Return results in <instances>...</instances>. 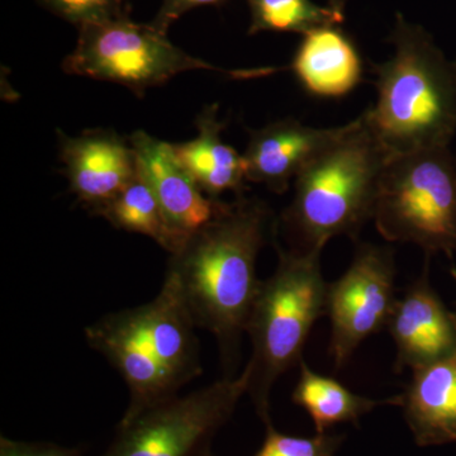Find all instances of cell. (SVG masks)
Masks as SVG:
<instances>
[{"mask_svg":"<svg viewBox=\"0 0 456 456\" xmlns=\"http://www.w3.org/2000/svg\"><path fill=\"white\" fill-rule=\"evenodd\" d=\"M322 251L278 248V266L261 281L246 334L251 341L248 393L264 424L270 419V395L275 382L294 365L318 318L326 314L327 284L321 270Z\"/></svg>","mask_w":456,"mask_h":456,"instance_id":"5","label":"cell"},{"mask_svg":"<svg viewBox=\"0 0 456 456\" xmlns=\"http://www.w3.org/2000/svg\"><path fill=\"white\" fill-rule=\"evenodd\" d=\"M209 456H213V455L211 454V455H209Z\"/></svg>","mask_w":456,"mask_h":456,"instance_id":"27","label":"cell"},{"mask_svg":"<svg viewBox=\"0 0 456 456\" xmlns=\"http://www.w3.org/2000/svg\"><path fill=\"white\" fill-rule=\"evenodd\" d=\"M56 16L77 28L127 16L126 0H38Z\"/></svg>","mask_w":456,"mask_h":456,"instance_id":"21","label":"cell"},{"mask_svg":"<svg viewBox=\"0 0 456 456\" xmlns=\"http://www.w3.org/2000/svg\"><path fill=\"white\" fill-rule=\"evenodd\" d=\"M270 212L261 200L224 203L208 224L170 255L167 277L197 329L217 340L224 368L233 367L261 281L256 259L265 242Z\"/></svg>","mask_w":456,"mask_h":456,"instance_id":"1","label":"cell"},{"mask_svg":"<svg viewBox=\"0 0 456 456\" xmlns=\"http://www.w3.org/2000/svg\"><path fill=\"white\" fill-rule=\"evenodd\" d=\"M395 346V370H415L456 351V314L445 307L424 274L397 298L388 326Z\"/></svg>","mask_w":456,"mask_h":456,"instance_id":"11","label":"cell"},{"mask_svg":"<svg viewBox=\"0 0 456 456\" xmlns=\"http://www.w3.org/2000/svg\"><path fill=\"white\" fill-rule=\"evenodd\" d=\"M61 159L66 178L77 200L93 212L112 200L136 178L130 141L113 131H86L80 136L62 134Z\"/></svg>","mask_w":456,"mask_h":456,"instance_id":"12","label":"cell"},{"mask_svg":"<svg viewBox=\"0 0 456 456\" xmlns=\"http://www.w3.org/2000/svg\"><path fill=\"white\" fill-rule=\"evenodd\" d=\"M66 73L112 82L140 93L191 70H212L233 77L269 74L259 70H222L189 55L158 27L132 22L127 16L83 27L73 53L64 61Z\"/></svg>","mask_w":456,"mask_h":456,"instance_id":"7","label":"cell"},{"mask_svg":"<svg viewBox=\"0 0 456 456\" xmlns=\"http://www.w3.org/2000/svg\"><path fill=\"white\" fill-rule=\"evenodd\" d=\"M0 456H84L77 448L53 443H27L0 437Z\"/></svg>","mask_w":456,"mask_h":456,"instance_id":"22","label":"cell"},{"mask_svg":"<svg viewBox=\"0 0 456 456\" xmlns=\"http://www.w3.org/2000/svg\"><path fill=\"white\" fill-rule=\"evenodd\" d=\"M197 130L194 139L174 145L182 163L213 200L228 191L241 193L248 182L245 158L222 139L224 123L218 118L217 104L204 108Z\"/></svg>","mask_w":456,"mask_h":456,"instance_id":"16","label":"cell"},{"mask_svg":"<svg viewBox=\"0 0 456 456\" xmlns=\"http://www.w3.org/2000/svg\"><path fill=\"white\" fill-rule=\"evenodd\" d=\"M248 375L224 377L187 395H174L119 422L101 456H209L212 440L227 424L242 395Z\"/></svg>","mask_w":456,"mask_h":456,"instance_id":"8","label":"cell"},{"mask_svg":"<svg viewBox=\"0 0 456 456\" xmlns=\"http://www.w3.org/2000/svg\"><path fill=\"white\" fill-rule=\"evenodd\" d=\"M299 365L301 373L292 401L310 415L317 434H325L335 425L345 422L358 426L360 419L374 408L382 404L395 406V398L374 401L351 392L332 377L316 373L303 360Z\"/></svg>","mask_w":456,"mask_h":456,"instance_id":"17","label":"cell"},{"mask_svg":"<svg viewBox=\"0 0 456 456\" xmlns=\"http://www.w3.org/2000/svg\"><path fill=\"white\" fill-rule=\"evenodd\" d=\"M412 371L404 392L393 398L417 445L456 443V351Z\"/></svg>","mask_w":456,"mask_h":456,"instance_id":"14","label":"cell"},{"mask_svg":"<svg viewBox=\"0 0 456 456\" xmlns=\"http://www.w3.org/2000/svg\"><path fill=\"white\" fill-rule=\"evenodd\" d=\"M345 3H346V0H329V7L338 12V13L344 14Z\"/></svg>","mask_w":456,"mask_h":456,"instance_id":"24","label":"cell"},{"mask_svg":"<svg viewBox=\"0 0 456 456\" xmlns=\"http://www.w3.org/2000/svg\"><path fill=\"white\" fill-rule=\"evenodd\" d=\"M250 35L269 32L305 33L327 26H340L344 14L320 7L312 0H248Z\"/></svg>","mask_w":456,"mask_h":456,"instance_id":"19","label":"cell"},{"mask_svg":"<svg viewBox=\"0 0 456 456\" xmlns=\"http://www.w3.org/2000/svg\"><path fill=\"white\" fill-rule=\"evenodd\" d=\"M266 426L265 440L254 456H336L344 436L329 432L302 437L275 430L272 422Z\"/></svg>","mask_w":456,"mask_h":456,"instance_id":"20","label":"cell"},{"mask_svg":"<svg viewBox=\"0 0 456 456\" xmlns=\"http://www.w3.org/2000/svg\"><path fill=\"white\" fill-rule=\"evenodd\" d=\"M395 279L391 248L362 244L349 269L334 283L327 284L330 351L338 370L349 362L362 341L388 326L397 302Z\"/></svg>","mask_w":456,"mask_h":456,"instance_id":"9","label":"cell"},{"mask_svg":"<svg viewBox=\"0 0 456 456\" xmlns=\"http://www.w3.org/2000/svg\"><path fill=\"white\" fill-rule=\"evenodd\" d=\"M395 53L374 66L378 99L365 110L389 155L450 146L456 134V74L430 33L397 14Z\"/></svg>","mask_w":456,"mask_h":456,"instance_id":"3","label":"cell"},{"mask_svg":"<svg viewBox=\"0 0 456 456\" xmlns=\"http://www.w3.org/2000/svg\"><path fill=\"white\" fill-rule=\"evenodd\" d=\"M224 2L226 0H163L160 11L151 23L160 31L167 33L169 27L191 9L204 7V5L221 4Z\"/></svg>","mask_w":456,"mask_h":456,"instance_id":"23","label":"cell"},{"mask_svg":"<svg viewBox=\"0 0 456 456\" xmlns=\"http://www.w3.org/2000/svg\"><path fill=\"white\" fill-rule=\"evenodd\" d=\"M373 221L387 241L430 255L456 251V154L450 146L393 155L384 167Z\"/></svg>","mask_w":456,"mask_h":456,"instance_id":"6","label":"cell"},{"mask_svg":"<svg viewBox=\"0 0 456 456\" xmlns=\"http://www.w3.org/2000/svg\"><path fill=\"white\" fill-rule=\"evenodd\" d=\"M196 325L165 275L152 301L107 314L86 329V342L123 378L130 402L121 422L178 395L202 374Z\"/></svg>","mask_w":456,"mask_h":456,"instance_id":"2","label":"cell"},{"mask_svg":"<svg viewBox=\"0 0 456 456\" xmlns=\"http://www.w3.org/2000/svg\"><path fill=\"white\" fill-rule=\"evenodd\" d=\"M452 277L454 278L455 281H456V268H455V266H452Z\"/></svg>","mask_w":456,"mask_h":456,"instance_id":"25","label":"cell"},{"mask_svg":"<svg viewBox=\"0 0 456 456\" xmlns=\"http://www.w3.org/2000/svg\"><path fill=\"white\" fill-rule=\"evenodd\" d=\"M290 68L303 88L321 98L349 94L364 73L359 50L338 26L303 35Z\"/></svg>","mask_w":456,"mask_h":456,"instance_id":"15","label":"cell"},{"mask_svg":"<svg viewBox=\"0 0 456 456\" xmlns=\"http://www.w3.org/2000/svg\"><path fill=\"white\" fill-rule=\"evenodd\" d=\"M137 174L149 185L167 220L180 233L191 237L221 212L224 203L213 200L197 184L180 160L174 143L143 131L130 137Z\"/></svg>","mask_w":456,"mask_h":456,"instance_id":"10","label":"cell"},{"mask_svg":"<svg viewBox=\"0 0 456 456\" xmlns=\"http://www.w3.org/2000/svg\"><path fill=\"white\" fill-rule=\"evenodd\" d=\"M94 213L119 230L150 237L170 255L178 253L189 239L170 224L155 194L139 174L121 193Z\"/></svg>","mask_w":456,"mask_h":456,"instance_id":"18","label":"cell"},{"mask_svg":"<svg viewBox=\"0 0 456 456\" xmlns=\"http://www.w3.org/2000/svg\"><path fill=\"white\" fill-rule=\"evenodd\" d=\"M455 74H456V60L454 61Z\"/></svg>","mask_w":456,"mask_h":456,"instance_id":"26","label":"cell"},{"mask_svg":"<svg viewBox=\"0 0 456 456\" xmlns=\"http://www.w3.org/2000/svg\"><path fill=\"white\" fill-rule=\"evenodd\" d=\"M389 158L364 113L342 126L338 139L294 180L292 203L284 212L294 250L322 251L334 237L355 239L373 220L378 187Z\"/></svg>","mask_w":456,"mask_h":456,"instance_id":"4","label":"cell"},{"mask_svg":"<svg viewBox=\"0 0 456 456\" xmlns=\"http://www.w3.org/2000/svg\"><path fill=\"white\" fill-rule=\"evenodd\" d=\"M342 126L316 128L288 118L250 134L244 158L246 179L284 193L308 164L341 134Z\"/></svg>","mask_w":456,"mask_h":456,"instance_id":"13","label":"cell"}]
</instances>
